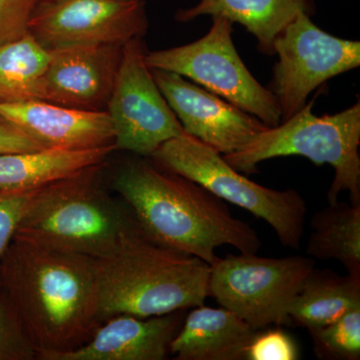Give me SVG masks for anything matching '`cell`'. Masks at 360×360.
<instances>
[{"mask_svg": "<svg viewBox=\"0 0 360 360\" xmlns=\"http://www.w3.org/2000/svg\"><path fill=\"white\" fill-rule=\"evenodd\" d=\"M139 158L120 168L113 188L129 205L144 236L210 265L217 260L219 246L258 252L262 240L257 232L236 219L224 200L153 158Z\"/></svg>", "mask_w": 360, "mask_h": 360, "instance_id": "2", "label": "cell"}, {"mask_svg": "<svg viewBox=\"0 0 360 360\" xmlns=\"http://www.w3.org/2000/svg\"><path fill=\"white\" fill-rule=\"evenodd\" d=\"M122 46L78 44L49 49L41 101L85 111H106Z\"/></svg>", "mask_w": 360, "mask_h": 360, "instance_id": "13", "label": "cell"}, {"mask_svg": "<svg viewBox=\"0 0 360 360\" xmlns=\"http://www.w3.org/2000/svg\"><path fill=\"white\" fill-rule=\"evenodd\" d=\"M41 1H54V0H41Z\"/></svg>", "mask_w": 360, "mask_h": 360, "instance_id": "28", "label": "cell"}, {"mask_svg": "<svg viewBox=\"0 0 360 360\" xmlns=\"http://www.w3.org/2000/svg\"><path fill=\"white\" fill-rule=\"evenodd\" d=\"M274 51L278 61L269 89L278 104L281 122L302 110L317 87L360 65L359 41L323 32L307 13L298 14L284 28L274 41Z\"/></svg>", "mask_w": 360, "mask_h": 360, "instance_id": "9", "label": "cell"}, {"mask_svg": "<svg viewBox=\"0 0 360 360\" xmlns=\"http://www.w3.org/2000/svg\"><path fill=\"white\" fill-rule=\"evenodd\" d=\"M37 189L15 191L0 188V260L13 240L21 217Z\"/></svg>", "mask_w": 360, "mask_h": 360, "instance_id": "26", "label": "cell"}, {"mask_svg": "<svg viewBox=\"0 0 360 360\" xmlns=\"http://www.w3.org/2000/svg\"><path fill=\"white\" fill-rule=\"evenodd\" d=\"M148 30L144 0L41 1L30 32L46 49L78 44L123 46Z\"/></svg>", "mask_w": 360, "mask_h": 360, "instance_id": "11", "label": "cell"}, {"mask_svg": "<svg viewBox=\"0 0 360 360\" xmlns=\"http://www.w3.org/2000/svg\"><path fill=\"white\" fill-rule=\"evenodd\" d=\"M310 227L309 257L336 260L347 274H360V205L331 203L314 213Z\"/></svg>", "mask_w": 360, "mask_h": 360, "instance_id": "20", "label": "cell"}, {"mask_svg": "<svg viewBox=\"0 0 360 360\" xmlns=\"http://www.w3.org/2000/svg\"><path fill=\"white\" fill-rule=\"evenodd\" d=\"M151 71L184 131L222 155L243 148L269 127L255 116L181 75L160 70Z\"/></svg>", "mask_w": 360, "mask_h": 360, "instance_id": "12", "label": "cell"}, {"mask_svg": "<svg viewBox=\"0 0 360 360\" xmlns=\"http://www.w3.org/2000/svg\"><path fill=\"white\" fill-rule=\"evenodd\" d=\"M150 158L161 167L200 184L220 200L264 220L281 245L300 250L307 206L298 191H276L255 184L229 165L219 151L186 132L163 143Z\"/></svg>", "mask_w": 360, "mask_h": 360, "instance_id": "6", "label": "cell"}, {"mask_svg": "<svg viewBox=\"0 0 360 360\" xmlns=\"http://www.w3.org/2000/svg\"><path fill=\"white\" fill-rule=\"evenodd\" d=\"M231 21L212 18L210 32L191 44L146 52L151 70L176 73L221 97L266 127L281 122L274 94L265 89L248 70L232 41Z\"/></svg>", "mask_w": 360, "mask_h": 360, "instance_id": "7", "label": "cell"}, {"mask_svg": "<svg viewBox=\"0 0 360 360\" xmlns=\"http://www.w3.org/2000/svg\"><path fill=\"white\" fill-rule=\"evenodd\" d=\"M300 349L295 340L281 329L257 333L245 352V360H296Z\"/></svg>", "mask_w": 360, "mask_h": 360, "instance_id": "24", "label": "cell"}, {"mask_svg": "<svg viewBox=\"0 0 360 360\" xmlns=\"http://www.w3.org/2000/svg\"><path fill=\"white\" fill-rule=\"evenodd\" d=\"M356 309H360V274L341 276L314 267L286 314L290 323L309 330L328 326Z\"/></svg>", "mask_w": 360, "mask_h": 360, "instance_id": "19", "label": "cell"}, {"mask_svg": "<svg viewBox=\"0 0 360 360\" xmlns=\"http://www.w3.org/2000/svg\"><path fill=\"white\" fill-rule=\"evenodd\" d=\"M0 291L37 359L75 349L101 324L94 258L13 236L0 260Z\"/></svg>", "mask_w": 360, "mask_h": 360, "instance_id": "1", "label": "cell"}, {"mask_svg": "<svg viewBox=\"0 0 360 360\" xmlns=\"http://www.w3.org/2000/svg\"><path fill=\"white\" fill-rule=\"evenodd\" d=\"M314 101L274 127H267L243 148L225 155L229 165L241 174H257V165L271 158L303 156L315 165L335 169L328 193V205L340 193L360 205V101L336 115H314Z\"/></svg>", "mask_w": 360, "mask_h": 360, "instance_id": "5", "label": "cell"}, {"mask_svg": "<svg viewBox=\"0 0 360 360\" xmlns=\"http://www.w3.org/2000/svg\"><path fill=\"white\" fill-rule=\"evenodd\" d=\"M302 13H314L311 0H200L195 6L179 9L174 18L189 22L210 15L238 22L257 39L258 51L274 56L277 37Z\"/></svg>", "mask_w": 360, "mask_h": 360, "instance_id": "17", "label": "cell"}, {"mask_svg": "<svg viewBox=\"0 0 360 360\" xmlns=\"http://www.w3.org/2000/svg\"><path fill=\"white\" fill-rule=\"evenodd\" d=\"M315 267V259L257 253L217 257L210 265V296L255 329L290 323L288 307Z\"/></svg>", "mask_w": 360, "mask_h": 360, "instance_id": "8", "label": "cell"}, {"mask_svg": "<svg viewBox=\"0 0 360 360\" xmlns=\"http://www.w3.org/2000/svg\"><path fill=\"white\" fill-rule=\"evenodd\" d=\"M0 115L44 148L86 149L115 144L108 111H85L44 101L0 103Z\"/></svg>", "mask_w": 360, "mask_h": 360, "instance_id": "15", "label": "cell"}, {"mask_svg": "<svg viewBox=\"0 0 360 360\" xmlns=\"http://www.w3.org/2000/svg\"><path fill=\"white\" fill-rule=\"evenodd\" d=\"M49 49L32 33L0 46V103L41 101Z\"/></svg>", "mask_w": 360, "mask_h": 360, "instance_id": "21", "label": "cell"}, {"mask_svg": "<svg viewBox=\"0 0 360 360\" xmlns=\"http://www.w3.org/2000/svg\"><path fill=\"white\" fill-rule=\"evenodd\" d=\"M142 39L122 46V60L108 111L116 150L150 158L165 142L184 134L146 63Z\"/></svg>", "mask_w": 360, "mask_h": 360, "instance_id": "10", "label": "cell"}, {"mask_svg": "<svg viewBox=\"0 0 360 360\" xmlns=\"http://www.w3.org/2000/svg\"><path fill=\"white\" fill-rule=\"evenodd\" d=\"M46 148L18 125L0 115V155Z\"/></svg>", "mask_w": 360, "mask_h": 360, "instance_id": "27", "label": "cell"}, {"mask_svg": "<svg viewBox=\"0 0 360 360\" xmlns=\"http://www.w3.org/2000/svg\"><path fill=\"white\" fill-rule=\"evenodd\" d=\"M37 356V350L0 291V360H32Z\"/></svg>", "mask_w": 360, "mask_h": 360, "instance_id": "23", "label": "cell"}, {"mask_svg": "<svg viewBox=\"0 0 360 360\" xmlns=\"http://www.w3.org/2000/svg\"><path fill=\"white\" fill-rule=\"evenodd\" d=\"M103 167H87L37 188L14 236L94 259L108 255L136 221L103 191Z\"/></svg>", "mask_w": 360, "mask_h": 360, "instance_id": "4", "label": "cell"}, {"mask_svg": "<svg viewBox=\"0 0 360 360\" xmlns=\"http://www.w3.org/2000/svg\"><path fill=\"white\" fill-rule=\"evenodd\" d=\"M41 0H0V46L30 32L33 14Z\"/></svg>", "mask_w": 360, "mask_h": 360, "instance_id": "25", "label": "cell"}, {"mask_svg": "<svg viewBox=\"0 0 360 360\" xmlns=\"http://www.w3.org/2000/svg\"><path fill=\"white\" fill-rule=\"evenodd\" d=\"M182 310L160 316L117 314L105 319L84 345L41 360H163L181 328Z\"/></svg>", "mask_w": 360, "mask_h": 360, "instance_id": "14", "label": "cell"}, {"mask_svg": "<svg viewBox=\"0 0 360 360\" xmlns=\"http://www.w3.org/2000/svg\"><path fill=\"white\" fill-rule=\"evenodd\" d=\"M115 150L111 144L86 149L46 148L0 155V188H39L85 168L104 165Z\"/></svg>", "mask_w": 360, "mask_h": 360, "instance_id": "18", "label": "cell"}, {"mask_svg": "<svg viewBox=\"0 0 360 360\" xmlns=\"http://www.w3.org/2000/svg\"><path fill=\"white\" fill-rule=\"evenodd\" d=\"M258 330L238 314L220 307H193L170 343L177 360H240Z\"/></svg>", "mask_w": 360, "mask_h": 360, "instance_id": "16", "label": "cell"}, {"mask_svg": "<svg viewBox=\"0 0 360 360\" xmlns=\"http://www.w3.org/2000/svg\"><path fill=\"white\" fill-rule=\"evenodd\" d=\"M99 319L160 316L205 304L210 265L153 243L136 222L108 255L96 258Z\"/></svg>", "mask_w": 360, "mask_h": 360, "instance_id": "3", "label": "cell"}, {"mask_svg": "<svg viewBox=\"0 0 360 360\" xmlns=\"http://www.w3.org/2000/svg\"><path fill=\"white\" fill-rule=\"evenodd\" d=\"M309 331L314 354L319 359H360V309L350 310L338 321Z\"/></svg>", "mask_w": 360, "mask_h": 360, "instance_id": "22", "label": "cell"}]
</instances>
